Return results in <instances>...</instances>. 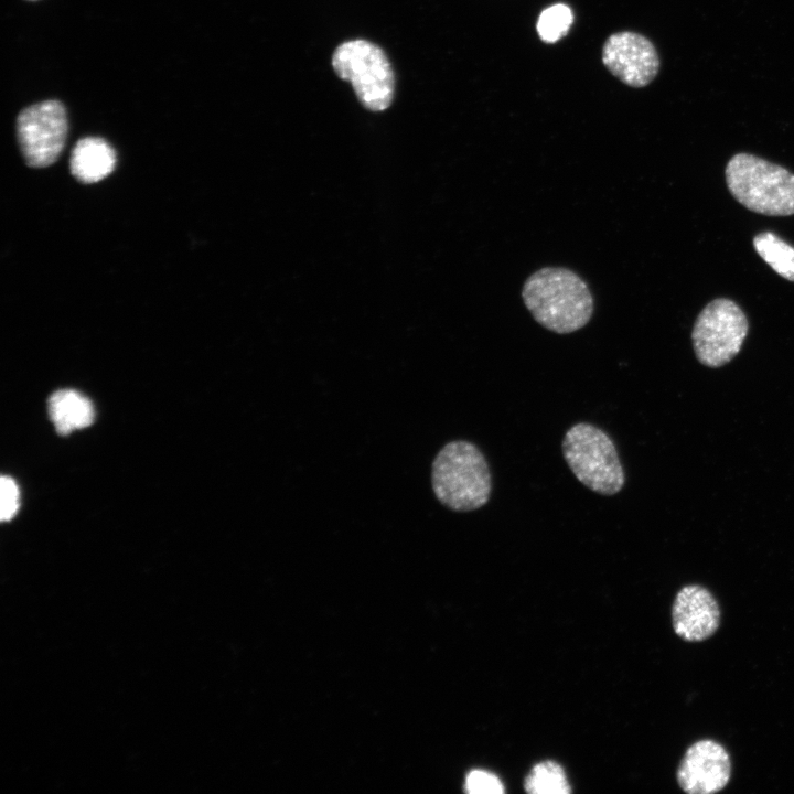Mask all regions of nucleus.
Wrapping results in <instances>:
<instances>
[{"mask_svg": "<svg viewBox=\"0 0 794 794\" xmlns=\"http://www.w3.org/2000/svg\"><path fill=\"white\" fill-rule=\"evenodd\" d=\"M521 293L534 320L557 334L584 328L593 315L594 300L589 286L566 267L547 266L534 271Z\"/></svg>", "mask_w": 794, "mask_h": 794, "instance_id": "obj_1", "label": "nucleus"}, {"mask_svg": "<svg viewBox=\"0 0 794 794\" xmlns=\"http://www.w3.org/2000/svg\"><path fill=\"white\" fill-rule=\"evenodd\" d=\"M431 483L437 500L454 512L481 508L492 493L487 461L466 440H453L441 448L432 462Z\"/></svg>", "mask_w": 794, "mask_h": 794, "instance_id": "obj_2", "label": "nucleus"}, {"mask_svg": "<svg viewBox=\"0 0 794 794\" xmlns=\"http://www.w3.org/2000/svg\"><path fill=\"white\" fill-rule=\"evenodd\" d=\"M726 182L732 196L748 210L768 216L794 214V174L750 153H737L727 163Z\"/></svg>", "mask_w": 794, "mask_h": 794, "instance_id": "obj_3", "label": "nucleus"}, {"mask_svg": "<svg viewBox=\"0 0 794 794\" xmlns=\"http://www.w3.org/2000/svg\"><path fill=\"white\" fill-rule=\"evenodd\" d=\"M561 448L569 469L589 490L612 496L624 486L625 475L616 447L599 427L589 422L571 426Z\"/></svg>", "mask_w": 794, "mask_h": 794, "instance_id": "obj_4", "label": "nucleus"}, {"mask_svg": "<svg viewBox=\"0 0 794 794\" xmlns=\"http://www.w3.org/2000/svg\"><path fill=\"white\" fill-rule=\"evenodd\" d=\"M336 75L351 83L366 109H387L395 95V75L385 52L366 40H351L340 44L332 56Z\"/></svg>", "mask_w": 794, "mask_h": 794, "instance_id": "obj_5", "label": "nucleus"}, {"mask_svg": "<svg viewBox=\"0 0 794 794\" xmlns=\"http://www.w3.org/2000/svg\"><path fill=\"white\" fill-rule=\"evenodd\" d=\"M748 330V319L734 301L712 300L694 324L691 340L696 357L708 367L727 364L741 350Z\"/></svg>", "mask_w": 794, "mask_h": 794, "instance_id": "obj_6", "label": "nucleus"}, {"mask_svg": "<svg viewBox=\"0 0 794 794\" xmlns=\"http://www.w3.org/2000/svg\"><path fill=\"white\" fill-rule=\"evenodd\" d=\"M68 131L64 105L54 99L33 104L17 118L18 143L31 168L53 164L64 149Z\"/></svg>", "mask_w": 794, "mask_h": 794, "instance_id": "obj_7", "label": "nucleus"}, {"mask_svg": "<svg viewBox=\"0 0 794 794\" xmlns=\"http://www.w3.org/2000/svg\"><path fill=\"white\" fill-rule=\"evenodd\" d=\"M602 62L611 74L635 88L648 85L659 71V57L653 43L630 31L613 33L605 40Z\"/></svg>", "mask_w": 794, "mask_h": 794, "instance_id": "obj_8", "label": "nucleus"}, {"mask_svg": "<svg viewBox=\"0 0 794 794\" xmlns=\"http://www.w3.org/2000/svg\"><path fill=\"white\" fill-rule=\"evenodd\" d=\"M730 776V755L721 743L711 739L694 742L676 773L678 785L688 794L717 793L726 787Z\"/></svg>", "mask_w": 794, "mask_h": 794, "instance_id": "obj_9", "label": "nucleus"}, {"mask_svg": "<svg viewBox=\"0 0 794 794\" xmlns=\"http://www.w3.org/2000/svg\"><path fill=\"white\" fill-rule=\"evenodd\" d=\"M720 607L713 594L699 584L684 586L672 605L674 632L684 641L709 639L720 624Z\"/></svg>", "mask_w": 794, "mask_h": 794, "instance_id": "obj_10", "label": "nucleus"}, {"mask_svg": "<svg viewBox=\"0 0 794 794\" xmlns=\"http://www.w3.org/2000/svg\"><path fill=\"white\" fill-rule=\"evenodd\" d=\"M116 165V152L104 139L85 137L74 146L69 169L82 183H96L109 175Z\"/></svg>", "mask_w": 794, "mask_h": 794, "instance_id": "obj_11", "label": "nucleus"}, {"mask_svg": "<svg viewBox=\"0 0 794 794\" xmlns=\"http://www.w3.org/2000/svg\"><path fill=\"white\" fill-rule=\"evenodd\" d=\"M49 415L60 434L88 427L94 421L93 404L81 393L62 389L53 393L47 403Z\"/></svg>", "mask_w": 794, "mask_h": 794, "instance_id": "obj_12", "label": "nucleus"}, {"mask_svg": "<svg viewBox=\"0 0 794 794\" xmlns=\"http://www.w3.org/2000/svg\"><path fill=\"white\" fill-rule=\"evenodd\" d=\"M753 247L759 256L781 277L794 281V247L772 232L754 236Z\"/></svg>", "mask_w": 794, "mask_h": 794, "instance_id": "obj_13", "label": "nucleus"}, {"mask_svg": "<svg viewBox=\"0 0 794 794\" xmlns=\"http://www.w3.org/2000/svg\"><path fill=\"white\" fill-rule=\"evenodd\" d=\"M529 794H569L571 786L564 768L554 760L536 763L524 780Z\"/></svg>", "mask_w": 794, "mask_h": 794, "instance_id": "obj_14", "label": "nucleus"}, {"mask_svg": "<svg viewBox=\"0 0 794 794\" xmlns=\"http://www.w3.org/2000/svg\"><path fill=\"white\" fill-rule=\"evenodd\" d=\"M573 21L570 8L564 3L545 9L537 21L539 37L546 43H554L565 36Z\"/></svg>", "mask_w": 794, "mask_h": 794, "instance_id": "obj_15", "label": "nucleus"}, {"mask_svg": "<svg viewBox=\"0 0 794 794\" xmlns=\"http://www.w3.org/2000/svg\"><path fill=\"white\" fill-rule=\"evenodd\" d=\"M464 791L471 794H502L505 792L500 777L486 770H471L464 782Z\"/></svg>", "mask_w": 794, "mask_h": 794, "instance_id": "obj_16", "label": "nucleus"}, {"mask_svg": "<svg viewBox=\"0 0 794 794\" xmlns=\"http://www.w3.org/2000/svg\"><path fill=\"white\" fill-rule=\"evenodd\" d=\"M0 516L2 521H10L17 514L20 503L19 487L15 481L7 475L0 482Z\"/></svg>", "mask_w": 794, "mask_h": 794, "instance_id": "obj_17", "label": "nucleus"}]
</instances>
